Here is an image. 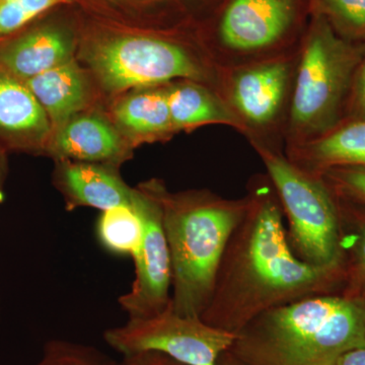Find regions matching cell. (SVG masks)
Here are the masks:
<instances>
[{"label":"cell","mask_w":365,"mask_h":365,"mask_svg":"<svg viewBox=\"0 0 365 365\" xmlns=\"http://www.w3.org/2000/svg\"><path fill=\"white\" fill-rule=\"evenodd\" d=\"M143 190L162 215L172 262L173 309L200 318L228 240L246 212L247 197L225 199L207 191L173 194L158 182Z\"/></svg>","instance_id":"3957f363"},{"label":"cell","mask_w":365,"mask_h":365,"mask_svg":"<svg viewBox=\"0 0 365 365\" xmlns=\"http://www.w3.org/2000/svg\"><path fill=\"white\" fill-rule=\"evenodd\" d=\"M135 208L143 218V242L132 256L135 277L130 290L118 300L129 319L162 313L169 307L172 297V262L160 206L141 189Z\"/></svg>","instance_id":"30bf717a"},{"label":"cell","mask_w":365,"mask_h":365,"mask_svg":"<svg viewBox=\"0 0 365 365\" xmlns=\"http://www.w3.org/2000/svg\"><path fill=\"white\" fill-rule=\"evenodd\" d=\"M311 16V0H220L199 42L220 69L248 66L297 51Z\"/></svg>","instance_id":"5b68a950"},{"label":"cell","mask_w":365,"mask_h":365,"mask_svg":"<svg viewBox=\"0 0 365 365\" xmlns=\"http://www.w3.org/2000/svg\"><path fill=\"white\" fill-rule=\"evenodd\" d=\"M365 43L343 39L312 13L299 47L284 150L323 136L342 123Z\"/></svg>","instance_id":"277c9868"},{"label":"cell","mask_w":365,"mask_h":365,"mask_svg":"<svg viewBox=\"0 0 365 365\" xmlns=\"http://www.w3.org/2000/svg\"><path fill=\"white\" fill-rule=\"evenodd\" d=\"M311 9L343 39L365 43V0H311Z\"/></svg>","instance_id":"44dd1931"},{"label":"cell","mask_w":365,"mask_h":365,"mask_svg":"<svg viewBox=\"0 0 365 365\" xmlns=\"http://www.w3.org/2000/svg\"><path fill=\"white\" fill-rule=\"evenodd\" d=\"M96 227L98 242L113 254L132 257L143 242V218L136 208L116 207L102 211Z\"/></svg>","instance_id":"d6986e66"},{"label":"cell","mask_w":365,"mask_h":365,"mask_svg":"<svg viewBox=\"0 0 365 365\" xmlns=\"http://www.w3.org/2000/svg\"><path fill=\"white\" fill-rule=\"evenodd\" d=\"M336 365H365V341L364 344L344 353Z\"/></svg>","instance_id":"83f0119b"},{"label":"cell","mask_w":365,"mask_h":365,"mask_svg":"<svg viewBox=\"0 0 365 365\" xmlns=\"http://www.w3.org/2000/svg\"><path fill=\"white\" fill-rule=\"evenodd\" d=\"M253 148L279 198L297 256L316 266L344 264L337 202L324 180L300 169L283 150Z\"/></svg>","instance_id":"52a82bcc"},{"label":"cell","mask_w":365,"mask_h":365,"mask_svg":"<svg viewBox=\"0 0 365 365\" xmlns=\"http://www.w3.org/2000/svg\"><path fill=\"white\" fill-rule=\"evenodd\" d=\"M71 0H0V41L16 35L53 7Z\"/></svg>","instance_id":"7402d4cb"},{"label":"cell","mask_w":365,"mask_h":365,"mask_svg":"<svg viewBox=\"0 0 365 365\" xmlns=\"http://www.w3.org/2000/svg\"><path fill=\"white\" fill-rule=\"evenodd\" d=\"M118 122L138 136L163 139L174 133L165 86L124 98L115 110Z\"/></svg>","instance_id":"ac0fdd59"},{"label":"cell","mask_w":365,"mask_h":365,"mask_svg":"<svg viewBox=\"0 0 365 365\" xmlns=\"http://www.w3.org/2000/svg\"><path fill=\"white\" fill-rule=\"evenodd\" d=\"M50 131L49 117L25 81L0 67V148H42Z\"/></svg>","instance_id":"8fae6325"},{"label":"cell","mask_w":365,"mask_h":365,"mask_svg":"<svg viewBox=\"0 0 365 365\" xmlns=\"http://www.w3.org/2000/svg\"><path fill=\"white\" fill-rule=\"evenodd\" d=\"M175 131L204 125H225L241 133L242 127L220 93L205 83L180 79L165 85Z\"/></svg>","instance_id":"9a60e30c"},{"label":"cell","mask_w":365,"mask_h":365,"mask_svg":"<svg viewBox=\"0 0 365 365\" xmlns=\"http://www.w3.org/2000/svg\"><path fill=\"white\" fill-rule=\"evenodd\" d=\"M35 365H119V362L91 346L52 340L46 343L42 359Z\"/></svg>","instance_id":"603a6c76"},{"label":"cell","mask_w":365,"mask_h":365,"mask_svg":"<svg viewBox=\"0 0 365 365\" xmlns=\"http://www.w3.org/2000/svg\"><path fill=\"white\" fill-rule=\"evenodd\" d=\"M181 36H120L96 46L88 61L106 88H158L180 79L218 91L220 69L199 42ZM220 93V91H218Z\"/></svg>","instance_id":"8992f818"},{"label":"cell","mask_w":365,"mask_h":365,"mask_svg":"<svg viewBox=\"0 0 365 365\" xmlns=\"http://www.w3.org/2000/svg\"><path fill=\"white\" fill-rule=\"evenodd\" d=\"M237 334L206 324L199 317L177 314L172 306L148 318L129 319L104 333L107 344L123 356L158 352L187 365H217Z\"/></svg>","instance_id":"9c48e42d"},{"label":"cell","mask_w":365,"mask_h":365,"mask_svg":"<svg viewBox=\"0 0 365 365\" xmlns=\"http://www.w3.org/2000/svg\"><path fill=\"white\" fill-rule=\"evenodd\" d=\"M334 196L339 215L347 218L353 227L351 260L345 267L348 290L344 295L360 297V292L365 289V205Z\"/></svg>","instance_id":"ffe728a7"},{"label":"cell","mask_w":365,"mask_h":365,"mask_svg":"<svg viewBox=\"0 0 365 365\" xmlns=\"http://www.w3.org/2000/svg\"><path fill=\"white\" fill-rule=\"evenodd\" d=\"M246 212L235 228L200 318L237 334L269 309L330 294L346 280L345 264L316 266L294 253L283 223L279 198L267 174L250 179Z\"/></svg>","instance_id":"6da1fadb"},{"label":"cell","mask_w":365,"mask_h":365,"mask_svg":"<svg viewBox=\"0 0 365 365\" xmlns=\"http://www.w3.org/2000/svg\"><path fill=\"white\" fill-rule=\"evenodd\" d=\"M119 365H187L163 353L141 352L123 356Z\"/></svg>","instance_id":"4316f807"},{"label":"cell","mask_w":365,"mask_h":365,"mask_svg":"<svg viewBox=\"0 0 365 365\" xmlns=\"http://www.w3.org/2000/svg\"><path fill=\"white\" fill-rule=\"evenodd\" d=\"M6 151L0 148V190H1L2 182H4V173H6Z\"/></svg>","instance_id":"f1b7e54d"},{"label":"cell","mask_w":365,"mask_h":365,"mask_svg":"<svg viewBox=\"0 0 365 365\" xmlns=\"http://www.w3.org/2000/svg\"><path fill=\"white\" fill-rule=\"evenodd\" d=\"M25 83L44 108L51 125H66L83 109L88 100L86 79L73 60Z\"/></svg>","instance_id":"e0dca14e"},{"label":"cell","mask_w":365,"mask_h":365,"mask_svg":"<svg viewBox=\"0 0 365 365\" xmlns=\"http://www.w3.org/2000/svg\"><path fill=\"white\" fill-rule=\"evenodd\" d=\"M319 177L335 195L365 205V168H331Z\"/></svg>","instance_id":"cb8c5ba5"},{"label":"cell","mask_w":365,"mask_h":365,"mask_svg":"<svg viewBox=\"0 0 365 365\" xmlns=\"http://www.w3.org/2000/svg\"><path fill=\"white\" fill-rule=\"evenodd\" d=\"M73 43L54 26H30L0 41V67L26 81L72 60Z\"/></svg>","instance_id":"7c38bea8"},{"label":"cell","mask_w":365,"mask_h":365,"mask_svg":"<svg viewBox=\"0 0 365 365\" xmlns=\"http://www.w3.org/2000/svg\"><path fill=\"white\" fill-rule=\"evenodd\" d=\"M53 155L76 162L115 163L124 155L117 132L95 116L74 118L62 126L50 144Z\"/></svg>","instance_id":"2e32d148"},{"label":"cell","mask_w":365,"mask_h":365,"mask_svg":"<svg viewBox=\"0 0 365 365\" xmlns=\"http://www.w3.org/2000/svg\"><path fill=\"white\" fill-rule=\"evenodd\" d=\"M299 49L277 58L220 69L218 91L252 148L284 151Z\"/></svg>","instance_id":"ba28073f"},{"label":"cell","mask_w":365,"mask_h":365,"mask_svg":"<svg viewBox=\"0 0 365 365\" xmlns=\"http://www.w3.org/2000/svg\"><path fill=\"white\" fill-rule=\"evenodd\" d=\"M148 1L162 4L165 9H169L170 11H176L184 18L193 16L192 14H194L196 11H201L206 20L220 0H148Z\"/></svg>","instance_id":"484cf974"},{"label":"cell","mask_w":365,"mask_h":365,"mask_svg":"<svg viewBox=\"0 0 365 365\" xmlns=\"http://www.w3.org/2000/svg\"><path fill=\"white\" fill-rule=\"evenodd\" d=\"M346 120H365V56L353 79L346 105Z\"/></svg>","instance_id":"d4e9b609"},{"label":"cell","mask_w":365,"mask_h":365,"mask_svg":"<svg viewBox=\"0 0 365 365\" xmlns=\"http://www.w3.org/2000/svg\"><path fill=\"white\" fill-rule=\"evenodd\" d=\"M284 153L300 169L317 176L331 168H365V120H346L323 136Z\"/></svg>","instance_id":"5bb4252c"},{"label":"cell","mask_w":365,"mask_h":365,"mask_svg":"<svg viewBox=\"0 0 365 365\" xmlns=\"http://www.w3.org/2000/svg\"><path fill=\"white\" fill-rule=\"evenodd\" d=\"M365 341V300L321 294L264 312L227 353L239 365H336Z\"/></svg>","instance_id":"7a4b0ae2"},{"label":"cell","mask_w":365,"mask_h":365,"mask_svg":"<svg viewBox=\"0 0 365 365\" xmlns=\"http://www.w3.org/2000/svg\"><path fill=\"white\" fill-rule=\"evenodd\" d=\"M57 179L71 209L78 206L102 211L135 208L139 199V190L129 188L113 170L96 163L64 160Z\"/></svg>","instance_id":"4fadbf2b"},{"label":"cell","mask_w":365,"mask_h":365,"mask_svg":"<svg viewBox=\"0 0 365 365\" xmlns=\"http://www.w3.org/2000/svg\"><path fill=\"white\" fill-rule=\"evenodd\" d=\"M217 365H239L237 362L235 361L234 359H232L230 354L227 352L223 353L222 356H220V360H218Z\"/></svg>","instance_id":"f546056e"}]
</instances>
